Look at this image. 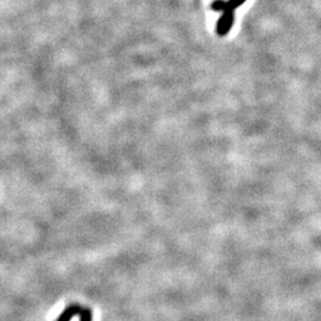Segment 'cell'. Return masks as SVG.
I'll return each instance as SVG.
<instances>
[{
  "instance_id": "6da1fadb",
  "label": "cell",
  "mask_w": 321,
  "mask_h": 321,
  "mask_svg": "<svg viewBox=\"0 0 321 321\" xmlns=\"http://www.w3.org/2000/svg\"><path fill=\"white\" fill-rule=\"evenodd\" d=\"M234 24V11L233 10H227L222 12L221 17L219 18L217 23V34L220 37H224L231 31L232 26Z\"/></svg>"
},
{
  "instance_id": "7a4b0ae2",
  "label": "cell",
  "mask_w": 321,
  "mask_h": 321,
  "mask_svg": "<svg viewBox=\"0 0 321 321\" xmlns=\"http://www.w3.org/2000/svg\"><path fill=\"white\" fill-rule=\"evenodd\" d=\"M247 0H215L211 4V9L215 12H224L227 10H234L240 8Z\"/></svg>"
},
{
  "instance_id": "3957f363",
  "label": "cell",
  "mask_w": 321,
  "mask_h": 321,
  "mask_svg": "<svg viewBox=\"0 0 321 321\" xmlns=\"http://www.w3.org/2000/svg\"><path fill=\"white\" fill-rule=\"evenodd\" d=\"M83 309L84 307H81L80 304L77 303L69 304L68 307H65V309L62 312L61 315L57 317L56 321H70L74 316H80Z\"/></svg>"
},
{
  "instance_id": "277c9868",
  "label": "cell",
  "mask_w": 321,
  "mask_h": 321,
  "mask_svg": "<svg viewBox=\"0 0 321 321\" xmlns=\"http://www.w3.org/2000/svg\"><path fill=\"white\" fill-rule=\"evenodd\" d=\"M93 315H92V310L88 308H84L80 314V321H92Z\"/></svg>"
}]
</instances>
